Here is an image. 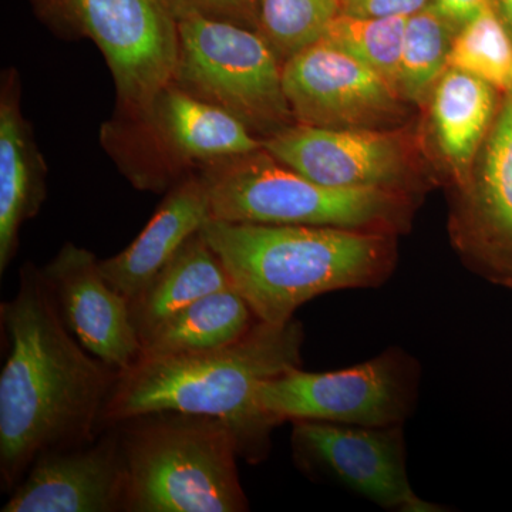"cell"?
Segmentation results:
<instances>
[{
	"label": "cell",
	"mask_w": 512,
	"mask_h": 512,
	"mask_svg": "<svg viewBox=\"0 0 512 512\" xmlns=\"http://www.w3.org/2000/svg\"><path fill=\"white\" fill-rule=\"evenodd\" d=\"M8 356L0 373V483L12 493L37 457L96 440L119 372L67 328L42 269L23 266L0 305Z\"/></svg>",
	"instance_id": "1"
},
{
	"label": "cell",
	"mask_w": 512,
	"mask_h": 512,
	"mask_svg": "<svg viewBox=\"0 0 512 512\" xmlns=\"http://www.w3.org/2000/svg\"><path fill=\"white\" fill-rule=\"evenodd\" d=\"M305 330L293 318L258 322L237 342L184 355H140L121 370L103 413V426L154 412L201 414L224 421L239 457L264 461L276 424L256 402L259 384L302 366Z\"/></svg>",
	"instance_id": "2"
},
{
	"label": "cell",
	"mask_w": 512,
	"mask_h": 512,
	"mask_svg": "<svg viewBox=\"0 0 512 512\" xmlns=\"http://www.w3.org/2000/svg\"><path fill=\"white\" fill-rule=\"evenodd\" d=\"M202 235L261 322L282 325L316 296L379 288L396 265L393 235L208 218Z\"/></svg>",
	"instance_id": "3"
},
{
	"label": "cell",
	"mask_w": 512,
	"mask_h": 512,
	"mask_svg": "<svg viewBox=\"0 0 512 512\" xmlns=\"http://www.w3.org/2000/svg\"><path fill=\"white\" fill-rule=\"evenodd\" d=\"M114 426L126 460L127 512L248 511L237 439L224 421L154 412Z\"/></svg>",
	"instance_id": "4"
},
{
	"label": "cell",
	"mask_w": 512,
	"mask_h": 512,
	"mask_svg": "<svg viewBox=\"0 0 512 512\" xmlns=\"http://www.w3.org/2000/svg\"><path fill=\"white\" fill-rule=\"evenodd\" d=\"M211 218L266 225H308L393 235L409 224L402 192L315 183L262 150L207 165Z\"/></svg>",
	"instance_id": "5"
},
{
	"label": "cell",
	"mask_w": 512,
	"mask_h": 512,
	"mask_svg": "<svg viewBox=\"0 0 512 512\" xmlns=\"http://www.w3.org/2000/svg\"><path fill=\"white\" fill-rule=\"evenodd\" d=\"M174 16L177 86L234 114L251 131L271 136L289 126L295 117L285 96L282 66L258 30L198 13Z\"/></svg>",
	"instance_id": "6"
},
{
	"label": "cell",
	"mask_w": 512,
	"mask_h": 512,
	"mask_svg": "<svg viewBox=\"0 0 512 512\" xmlns=\"http://www.w3.org/2000/svg\"><path fill=\"white\" fill-rule=\"evenodd\" d=\"M40 20L67 37H87L106 59L127 119L173 83L178 29L163 0H30Z\"/></svg>",
	"instance_id": "7"
},
{
	"label": "cell",
	"mask_w": 512,
	"mask_h": 512,
	"mask_svg": "<svg viewBox=\"0 0 512 512\" xmlns=\"http://www.w3.org/2000/svg\"><path fill=\"white\" fill-rule=\"evenodd\" d=\"M420 365L406 350L333 372L301 367L259 384L256 402L276 426L313 420L348 426H404L419 397Z\"/></svg>",
	"instance_id": "8"
},
{
	"label": "cell",
	"mask_w": 512,
	"mask_h": 512,
	"mask_svg": "<svg viewBox=\"0 0 512 512\" xmlns=\"http://www.w3.org/2000/svg\"><path fill=\"white\" fill-rule=\"evenodd\" d=\"M296 467L370 503L399 512H441L414 493L407 474L404 426L363 427L326 421H292Z\"/></svg>",
	"instance_id": "9"
},
{
	"label": "cell",
	"mask_w": 512,
	"mask_h": 512,
	"mask_svg": "<svg viewBox=\"0 0 512 512\" xmlns=\"http://www.w3.org/2000/svg\"><path fill=\"white\" fill-rule=\"evenodd\" d=\"M282 82L293 117L306 126L370 128L399 111L389 80L325 39L285 60Z\"/></svg>",
	"instance_id": "10"
},
{
	"label": "cell",
	"mask_w": 512,
	"mask_h": 512,
	"mask_svg": "<svg viewBox=\"0 0 512 512\" xmlns=\"http://www.w3.org/2000/svg\"><path fill=\"white\" fill-rule=\"evenodd\" d=\"M269 156L315 183L332 188H379L402 192L406 150L386 131L299 124L262 140Z\"/></svg>",
	"instance_id": "11"
},
{
	"label": "cell",
	"mask_w": 512,
	"mask_h": 512,
	"mask_svg": "<svg viewBox=\"0 0 512 512\" xmlns=\"http://www.w3.org/2000/svg\"><path fill=\"white\" fill-rule=\"evenodd\" d=\"M9 494L2 512L126 511L119 430L111 424L90 443L42 454Z\"/></svg>",
	"instance_id": "12"
},
{
	"label": "cell",
	"mask_w": 512,
	"mask_h": 512,
	"mask_svg": "<svg viewBox=\"0 0 512 512\" xmlns=\"http://www.w3.org/2000/svg\"><path fill=\"white\" fill-rule=\"evenodd\" d=\"M42 272L60 316L87 352L117 372L136 362L141 342L130 302L106 281L93 252L67 242Z\"/></svg>",
	"instance_id": "13"
},
{
	"label": "cell",
	"mask_w": 512,
	"mask_h": 512,
	"mask_svg": "<svg viewBox=\"0 0 512 512\" xmlns=\"http://www.w3.org/2000/svg\"><path fill=\"white\" fill-rule=\"evenodd\" d=\"M457 241L474 271L512 291V94L487 138L476 184L466 188Z\"/></svg>",
	"instance_id": "14"
},
{
	"label": "cell",
	"mask_w": 512,
	"mask_h": 512,
	"mask_svg": "<svg viewBox=\"0 0 512 512\" xmlns=\"http://www.w3.org/2000/svg\"><path fill=\"white\" fill-rule=\"evenodd\" d=\"M128 120L148 128L156 146L174 163L212 165L264 148L234 114L192 96L174 82L144 113Z\"/></svg>",
	"instance_id": "15"
},
{
	"label": "cell",
	"mask_w": 512,
	"mask_h": 512,
	"mask_svg": "<svg viewBox=\"0 0 512 512\" xmlns=\"http://www.w3.org/2000/svg\"><path fill=\"white\" fill-rule=\"evenodd\" d=\"M208 218L211 207L205 178L190 175L174 185L146 228L124 251L100 261L101 274L130 301L201 231Z\"/></svg>",
	"instance_id": "16"
},
{
	"label": "cell",
	"mask_w": 512,
	"mask_h": 512,
	"mask_svg": "<svg viewBox=\"0 0 512 512\" xmlns=\"http://www.w3.org/2000/svg\"><path fill=\"white\" fill-rule=\"evenodd\" d=\"M18 74L3 73L0 93V272L19 248L20 228L39 214L46 168L19 104Z\"/></svg>",
	"instance_id": "17"
},
{
	"label": "cell",
	"mask_w": 512,
	"mask_h": 512,
	"mask_svg": "<svg viewBox=\"0 0 512 512\" xmlns=\"http://www.w3.org/2000/svg\"><path fill=\"white\" fill-rule=\"evenodd\" d=\"M231 286L234 284L220 256L198 231L150 284L128 301L141 345L191 303Z\"/></svg>",
	"instance_id": "18"
},
{
	"label": "cell",
	"mask_w": 512,
	"mask_h": 512,
	"mask_svg": "<svg viewBox=\"0 0 512 512\" xmlns=\"http://www.w3.org/2000/svg\"><path fill=\"white\" fill-rule=\"evenodd\" d=\"M495 92L484 80L453 67H448L434 87L431 114L437 141L466 187L471 161L493 127Z\"/></svg>",
	"instance_id": "19"
},
{
	"label": "cell",
	"mask_w": 512,
	"mask_h": 512,
	"mask_svg": "<svg viewBox=\"0 0 512 512\" xmlns=\"http://www.w3.org/2000/svg\"><path fill=\"white\" fill-rule=\"evenodd\" d=\"M256 322L249 303L231 286L198 299L164 323L141 345L140 355H184L222 348L247 335Z\"/></svg>",
	"instance_id": "20"
},
{
	"label": "cell",
	"mask_w": 512,
	"mask_h": 512,
	"mask_svg": "<svg viewBox=\"0 0 512 512\" xmlns=\"http://www.w3.org/2000/svg\"><path fill=\"white\" fill-rule=\"evenodd\" d=\"M457 29L431 6L407 18L397 89L406 99L421 101L448 69Z\"/></svg>",
	"instance_id": "21"
},
{
	"label": "cell",
	"mask_w": 512,
	"mask_h": 512,
	"mask_svg": "<svg viewBox=\"0 0 512 512\" xmlns=\"http://www.w3.org/2000/svg\"><path fill=\"white\" fill-rule=\"evenodd\" d=\"M448 67L473 74L507 96L512 94V35L494 6L457 30Z\"/></svg>",
	"instance_id": "22"
},
{
	"label": "cell",
	"mask_w": 512,
	"mask_h": 512,
	"mask_svg": "<svg viewBox=\"0 0 512 512\" xmlns=\"http://www.w3.org/2000/svg\"><path fill=\"white\" fill-rule=\"evenodd\" d=\"M406 25L407 18H373L340 12L322 39L372 67L397 89Z\"/></svg>",
	"instance_id": "23"
},
{
	"label": "cell",
	"mask_w": 512,
	"mask_h": 512,
	"mask_svg": "<svg viewBox=\"0 0 512 512\" xmlns=\"http://www.w3.org/2000/svg\"><path fill=\"white\" fill-rule=\"evenodd\" d=\"M340 10L342 0H261L256 30L288 60L319 42Z\"/></svg>",
	"instance_id": "24"
},
{
	"label": "cell",
	"mask_w": 512,
	"mask_h": 512,
	"mask_svg": "<svg viewBox=\"0 0 512 512\" xmlns=\"http://www.w3.org/2000/svg\"><path fill=\"white\" fill-rule=\"evenodd\" d=\"M259 6L261 0H175L170 8L173 13H198L205 18L256 30Z\"/></svg>",
	"instance_id": "25"
},
{
	"label": "cell",
	"mask_w": 512,
	"mask_h": 512,
	"mask_svg": "<svg viewBox=\"0 0 512 512\" xmlns=\"http://www.w3.org/2000/svg\"><path fill=\"white\" fill-rule=\"evenodd\" d=\"M430 3L431 0H342L340 12L373 18H410Z\"/></svg>",
	"instance_id": "26"
},
{
	"label": "cell",
	"mask_w": 512,
	"mask_h": 512,
	"mask_svg": "<svg viewBox=\"0 0 512 512\" xmlns=\"http://www.w3.org/2000/svg\"><path fill=\"white\" fill-rule=\"evenodd\" d=\"M430 6L458 30L493 6V0H431Z\"/></svg>",
	"instance_id": "27"
},
{
	"label": "cell",
	"mask_w": 512,
	"mask_h": 512,
	"mask_svg": "<svg viewBox=\"0 0 512 512\" xmlns=\"http://www.w3.org/2000/svg\"><path fill=\"white\" fill-rule=\"evenodd\" d=\"M493 6L512 35V0H493Z\"/></svg>",
	"instance_id": "28"
},
{
	"label": "cell",
	"mask_w": 512,
	"mask_h": 512,
	"mask_svg": "<svg viewBox=\"0 0 512 512\" xmlns=\"http://www.w3.org/2000/svg\"><path fill=\"white\" fill-rule=\"evenodd\" d=\"M163 2L167 3L168 6H171L175 2V0H163Z\"/></svg>",
	"instance_id": "29"
}]
</instances>
